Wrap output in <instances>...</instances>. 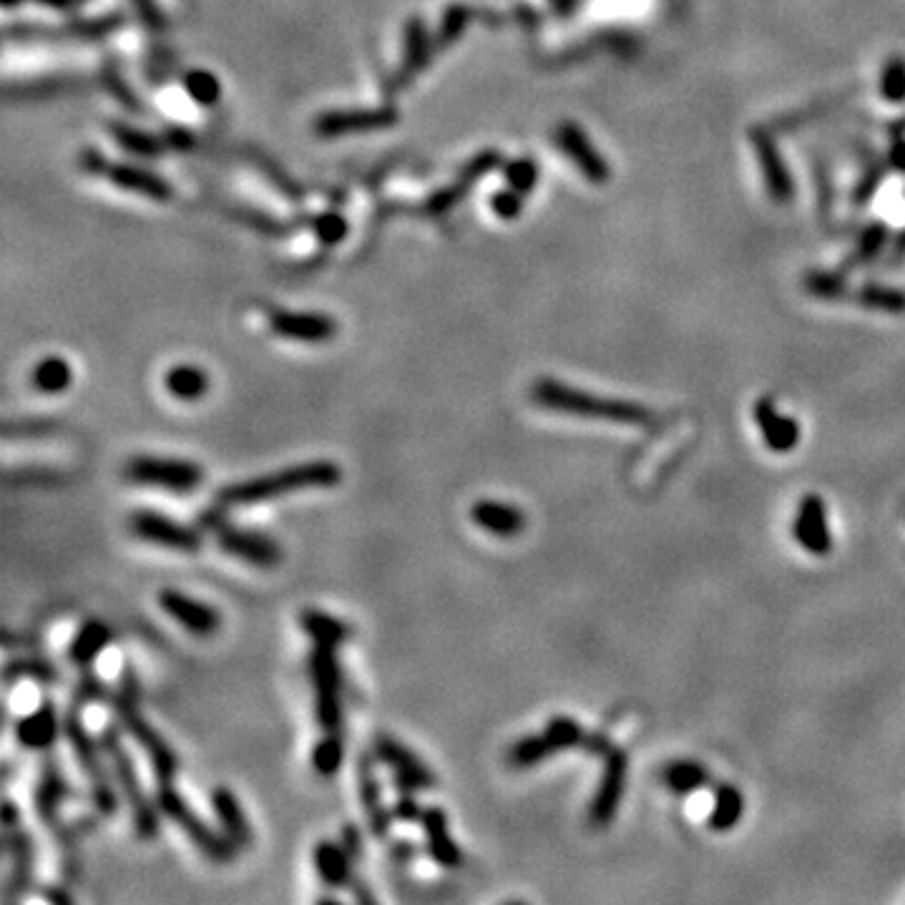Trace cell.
<instances>
[{
    "label": "cell",
    "instance_id": "f546056e",
    "mask_svg": "<svg viewBox=\"0 0 905 905\" xmlns=\"http://www.w3.org/2000/svg\"><path fill=\"white\" fill-rule=\"evenodd\" d=\"M104 171L109 174V179L114 181L116 187L121 189H129V192L136 194H144V197L156 199V202H164V199L171 197V187L166 184L161 176L151 174V171L139 169V166H129V164H119V166H109Z\"/></svg>",
    "mask_w": 905,
    "mask_h": 905
},
{
    "label": "cell",
    "instance_id": "680465c9",
    "mask_svg": "<svg viewBox=\"0 0 905 905\" xmlns=\"http://www.w3.org/2000/svg\"><path fill=\"white\" fill-rule=\"evenodd\" d=\"M16 3H23V0H3V6H16ZM36 3H43V6H51V8H71L76 0H36Z\"/></svg>",
    "mask_w": 905,
    "mask_h": 905
},
{
    "label": "cell",
    "instance_id": "d590c367",
    "mask_svg": "<svg viewBox=\"0 0 905 905\" xmlns=\"http://www.w3.org/2000/svg\"><path fill=\"white\" fill-rule=\"evenodd\" d=\"M745 812V797L735 785H722L714 797L712 815H709V830L714 833H730L740 823Z\"/></svg>",
    "mask_w": 905,
    "mask_h": 905
},
{
    "label": "cell",
    "instance_id": "44dd1931",
    "mask_svg": "<svg viewBox=\"0 0 905 905\" xmlns=\"http://www.w3.org/2000/svg\"><path fill=\"white\" fill-rule=\"evenodd\" d=\"M398 121L395 109H350V111H327L315 121V131L320 136H340L357 134V131L388 129Z\"/></svg>",
    "mask_w": 905,
    "mask_h": 905
},
{
    "label": "cell",
    "instance_id": "836d02e7",
    "mask_svg": "<svg viewBox=\"0 0 905 905\" xmlns=\"http://www.w3.org/2000/svg\"><path fill=\"white\" fill-rule=\"evenodd\" d=\"M430 56V38L420 18H410L405 26V61L403 71L398 73V83H408L420 68L428 63Z\"/></svg>",
    "mask_w": 905,
    "mask_h": 905
},
{
    "label": "cell",
    "instance_id": "1f68e13d",
    "mask_svg": "<svg viewBox=\"0 0 905 905\" xmlns=\"http://www.w3.org/2000/svg\"><path fill=\"white\" fill-rule=\"evenodd\" d=\"M164 385L171 398L192 403V400L204 398L209 393V375L207 370L197 368V365H176L166 373Z\"/></svg>",
    "mask_w": 905,
    "mask_h": 905
},
{
    "label": "cell",
    "instance_id": "d6a6232c",
    "mask_svg": "<svg viewBox=\"0 0 905 905\" xmlns=\"http://www.w3.org/2000/svg\"><path fill=\"white\" fill-rule=\"evenodd\" d=\"M73 383V370L61 355H48L38 362L31 373V385L33 390L43 395H58L66 393Z\"/></svg>",
    "mask_w": 905,
    "mask_h": 905
},
{
    "label": "cell",
    "instance_id": "60d3db41",
    "mask_svg": "<svg viewBox=\"0 0 905 905\" xmlns=\"http://www.w3.org/2000/svg\"><path fill=\"white\" fill-rule=\"evenodd\" d=\"M888 237H890V232L883 222L868 224V227L860 232L858 244H855V252H853L855 267H858V264H868L870 259L878 257V254L885 249V244H888Z\"/></svg>",
    "mask_w": 905,
    "mask_h": 905
},
{
    "label": "cell",
    "instance_id": "11a10c76",
    "mask_svg": "<svg viewBox=\"0 0 905 905\" xmlns=\"http://www.w3.org/2000/svg\"><path fill=\"white\" fill-rule=\"evenodd\" d=\"M350 895L352 898L357 900V903H375V895H373V890L368 888V883H365V880L360 878V875H352V883H350Z\"/></svg>",
    "mask_w": 905,
    "mask_h": 905
},
{
    "label": "cell",
    "instance_id": "c3c4849f",
    "mask_svg": "<svg viewBox=\"0 0 905 905\" xmlns=\"http://www.w3.org/2000/svg\"><path fill=\"white\" fill-rule=\"evenodd\" d=\"M880 179H883V166H880V164L868 166V171H865V174L860 176L858 187H855V192H853V204H855V207H858V209L860 207H868L870 199H873V194L878 192Z\"/></svg>",
    "mask_w": 905,
    "mask_h": 905
},
{
    "label": "cell",
    "instance_id": "7bdbcfd3",
    "mask_svg": "<svg viewBox=\"0 0 905 905\" xmlns=\"http://www.w3.org/2000/svg\"><path fill=\"white\" fill-rule=\"evenodd\" d=\"M506 181L508 187L516 189V192L528 194L533 192V187L538 184V166L536 161L523 156V159H513L506 164Z\"/></svg>",
    "mask_w": 905,
    "mask_h": 905
},
{
    "label": "cell",
    "instance_id": "8992f818",
    "mask_svg": "<svg viewBox=\"0 0 905 905\" xmlns=\"http://www.w3.org/2000/svg\"><path fill=\"white\" fill-rule=\"evenodd\" d=\"M307 674L315 694V719L320 732H345V702H342V669L337 647L312 644L307 657Z\"/></svg>",
    "mask_w": 905,
    "mask_h": 905
},
{
    "label": "cell",
    "instance_id": "6da1fadb",
    "mask_svg": "<svg viewBox=\"0 0 905 905\" xmlns=\"http://www.w3.org/2000/svg\"><path fill=\"white\" fill-rule=\"evenodd\" d=\"M342 481V468L332 461H307L297 466H287L282 471L264 473V476L249 478V481L229 483L219 488L214 501L224 506L227 511L232 508L257 506V503L272 501V498L290 496L300 491H322V488H335Z\"/></svg>",
    "mask_w": 905,
    "mask_h": 905
},
{
    "label": "cell",
    "instance_id": "bcb514c9",
    "mask_svg": "<svg viewBox=\"0 0 905 905\" xmlns=\"http://www.w3.org/2000/svg\"><path fill=\"white\" fill-rule=\"evenodd\" d=\"M114 134H116V139H119L126 149L134 151V154H141V156L159 154V141H154L151 136L141 134V131L129 129V126H116Z\"/></svg>",
    "mask_w": 905,
    "mask_h": 905
},
{
    "label": "cell",
    "instance_id": "5b68a950",
    "mask_svg": "<svg viewBox=\"0 0 905 905\" xmlns=\"http://www.w3.org/2000/svg\"><path fill=\"white\" fill-rule=\"evenodd\" d=\"M63 735H66L68 745H71L73 757H76L78 767L81 772L86 775L88 780V790H91V800H94V807L101 812V815H114L116 812V792L119 787H114V780H111L109 770H106L104 760H101V742L94 740V735L86 730V724L81 719V707H73L66 712L63 717Z\"/></svg>",
    "mask_w": 905,
    "mask_h": 905
},
{
    "label": "cell",
    "instance_id": "484cf974",
    "mask_svg": "<svg viewBox=\"0 0 905 905\" xmlns=\"http://www.w3.org/2000/svg\"><path fill=\"white\" fill-rule=\"evenodd\" d=\"M312 865H315L317 878L325 883V888L342 890L350 888L352 875H355V863L345 845L335 840H320L312 850Z\"/></svg>",
    "mask_w": 905,
    "mask_h": 905
},
{
    "label": "cell",
    "instance_id": "db71d44e",
    "mask_svg": "<svg viewBox=\"0 0 905 905\" xmlns=\"http://www.w3.org/2000/svg\"><path fill=\"white\" fill-rule=\"evenodd\" d=\"M888 166L898 174H905V134H893L888 146Z\"/></svg>",
    "mask_w": 905,
    "mask_h": 905
},
{
    "label": "cell",
    "instance_id": "4fadbf2b",
    "mask_svg": "<svg viewBox=\"0 0 905 905\" xmlns=\"http://www.w3.org/2000/svg\"><path fill=\"white\" fill-rule=\"evenodd\" d=\"M626 772H629V757H626V752L611 747L609 755L604 757V772H601L599 787H596V795L589 807L591 828H609L616 810H619L621 795H624Z\"/></svg>",
    "mask_w": 905,
    "mask_h": 905
},
{
    "label": "cell",
    "instance_id": "ffe728a7",
    "mask_svg": "<svg viewBox=\"0 0 905 905\" xmlns=\"http://www.w3.org/2000/svg\"><path fill=\"white\" fill-rule=\"evenodd\" d=\"M269 327L275 335L297 342H312V345L327 342L337 335V322L330 315H320V312L280 310L269 317Z\"/></svg>",
    "mask_w": 905,
    "mask_h": 905
},
{
    "label": "cell",
    "instance_id": "8d00e7d4",
    "mask_svg": "<svg viewBox=\"0 0 905 905\" xmlns=\"http://www.w3.org/2000/svg\"><path fill=\"white\" fill-rule=\"evenodd\" d=\"M345 760V732H322L317 745L312 747V770L320 777H332L340 772Z\"/></svg>",
    "mask_w": 905,
    "mask_h": 905
},
{
    "label": "cell",
    "instance_id": "816d5d0a",
    "mask_svg": "<svg viewBox=\"0 0 905 905\" xmlns=\"http://www.w3.org/2000/svg\"><path fill=\"white\" fill-rule=\"evenodd\" d=\"M390 810H393V818L403 820V823H420V815H423L425 807L418 805L415 792H400Z\"/></svg>",
    "mask_w": 905,
    "mask_h": 905
},
{
    "label": "cell",
    "instance_id": "b9f144b4",
    "mask_svg": "<svg viewBox=\"0 0 905 905\" xmlns=\"http://www.w3.org/2000/svg\"><path fill=\"white\" fill-rule=\"evenodd\" d=\"M184 88L202 106H214L219 101V96H222V83L209 71H189L184 76Z\"/></svg>",
    "mask_w": 905,
    "mask_h": 905
},
{
    "label": "cell",
    "instance_id": "4dcf8cb0",
    "mask_svg": "<svg viewBox=\"0 0 905 905\" xmlns=\"http://www.w3.org/2000/svg\"><path fill=\"white\" fill-rule=\"evenodd\" d=\"M300 629L312 639V644H327V647L337 649H340V644H345L347 637H350V626H347V621L337 619V616L327 614V611L322 609L302 611Z\"/></svg>",
    "mask_w": 905,
    "mask_h": 905
},
{
    "label": "cell",
    "instance_id": "9a60e30c",
    "mask_svg": "<svg viewBox=\"0 0 905 905\" xmlns=\"http://www.w3.org/2000/svg\"><path fill=\"white\" fill-rule=\"evenodd\" d=\"M156 601H159V609L166 616H171L181 629H187L194 637H214L219 631V624H222V616L214 606L204 604V601L189 594H181L176 589L159 591Z\"/></svg>",
    "mask_w": 905,
    "mask_h": 905
},
{
    "label": "cell",
    "instance_id": "681fc988",
    "mask_svg": "<svg viewBox=\"0 0 905 905\" xmlns=\"http://www.w3.org/2000/svg\"><path fill=\"white\" fill-rule=\"evenodd\" d=\"M523 197H526V194L516 192V189H511V187L501 189V192H496L491 197L493 212H496L501 219H516L518 214L523 212Z\"/></svg>",
    "mask_w": 905,
    "mask_h": 905
},
{
    "label": "cell",
    "instance_id": "f907efd6",
    "mask_svg": "<svg viewBox=\"0 0 905 905\" xmlns=\"http://www.w3.org/2000/svg\"><path fill=\"white\" fill-rule=\"evenodd\" d=\"M468 16H471V13H468L463 6H450L448 13H445L443 26H440L438 43L456 41V38L463 33V28L468 26Z\"/></svg>",
    "mask_w": 905,
    "mask_h": 905
},
{
    "label": "cell",
    "instance_id": "f35d334b",
    "mask_svg": "<svg viewBox=\"0 0 905 905\" xmlns=\"http://www.w3.org/2000/svg\"><path fill=\"white\" fill-rule=\"evenodd\" d=\"M878 91L888 104H905V58L890 56L880 68Z\"/></svg>",
    "mask_w": 905,
    "mask_h": 905
},
{
    "label": "cell",
    "instance_id": "8fae6325",
    "mask_svg": "<svg viewBox=\"0 0 905 905\" xmlns=\"http://www.w3.org/2000/svg\"><path fill=\"white\" fill-rule=\"evenodd\" d=\"M373 750L375 757L393 772V782L398 787V792H425L433 790L435 782H438L433 770L408 745L395 740L388 732H378L373 737Z\"/></svg>",
    "mask_w": 905,
    "mask_h": 905
},
{
    "label": "cell",
    "instance_id": "603a6c76",
    "mask_svg": "<svg viewBox=\"0 0 905 905\" xmlns=\"http://www.w3.org/2000/svg\"><path fill=\"white\" fill-rule=\"evenodd\" d=\"M6 850L11 855V875L6 880V900H18L31 890L36 845L23 828H6Z\"/></svg>",
    "mask_w": 905,
    "mask_h": 905
},
{
    "label": "cell",
    "instance_id": "9c48e42d",
    "mask_svg": "<svg viewBox=\"0 0 905 905\" xmlns=\"http://www.w3.org/2000/svg\"><path fill=\"white\" fill-rule=\"evenodd\" d=\"M126 481L134 486L156 488V491L189 496L204 483V468L187 458L166 456H134L124 466Z\"/></svg>",
    "mask_w": 905,
    "mask_h": 905
},
{
    "label": "cell",
    "instance_id": "e0dca14e",
    "mask_svg": "<svg viewBox=\"0 0 905 905\" xmlns=\"http://www.w3.org/2000/svg\"><path fill=\"white\" fill-rule=\"evenodd\" d=\"M357 795H360V805L365 810L373 838H388L390 828H393V810L383 802V787H380L378 775H375V765L370 755L357 757Z\"/></svg>",
    "mask_w": 905,
    "mask_h": 905
},
{
    "label": "cell",
    "instance_id": "7c38bea8",
    "mask_svg": "<svg viewBox=\"0 0 905 905\" xmlns=\"http://www.w3.org/2000/svg\"><path fill=\"white\" fill-rule=\"evenodd\" d=\"M217 536V546L232 559L244 561V564L254 566V569H277L282 561V549L280 543L272 536L262 531H254V528H239L232 521L222 523V526L214 531Z\"/></svg>",
    "mask_w": 905,
    "mask_h": 905
},
{
    "label": "cell",
    "instance_id": "74e56055",
    "mask_svg": "<svg viewBox=\"0 0 905 905\" xmlns=\"http://www.w3.org/2000/svg\"><path fill=\"white\" fill-rule=\"evenodd\" d=\"M855 305L865 307L873 312H888V315H905V292L895 287L883 285H865L858 292L850 295Z\"/></svg>",
    "mask_w": 905,
    "mask_h": 905
},
{
    "label": "cell",
    "instance_id": "7a4b0ae2",
    "mask_svg": "<svg viewBox=\"0 0 905 905\" xmlns=\"http://www.w3.org/2000/svg\"><path fill=\"white\" fill-rule=\"evenodd\" d=\"M531 400L538 408L551 410V413L576 415V418L611 420V423L634 425V428H649V425L657 423V415L644 405L586 393V390L571 388V385L559 383L554 378H538L531 385Z\"/></svg>",
    "mask_w": 905,
    "mask_h": 905
},
{
    "label": "cell",
    "instance_id": "f6af8a7d",
    "mask_svg": "<svg viewBox=\"0 0 905 905\" xmlns=\"http://www.w3.org/2000/svg\"><path fill=\"white\" fill-rule=\"evenodd\" d=\"M101 699H109V692H106L104 682L96 677L94 672H83V677L78 679L76 689H73V697L71 704L73 707H86L91 702H101Z\"/></svg>",
    "mask_w": 905,
    "mask_h": 905
},
{
    "label": "cell",
    "instance_id": "277c9868",
    "mask_svg": "<svg viewBox=\"0 0 905 905\" xmlns=\"http://www.w3.org/2000/svg\"><path fill=\"white\" fill-rule=\"evenodd\" d=\"M101 747H104V755L109 757L111 772L116 777V787H119L121 797L126 800L131 810V820H134V830L141 840H154L159 835V805L156 800H151L146 795L144 785L139 780V772H136L134 760H131L129 750L121 742V730L119 727H106L99 737Z\"/></svg>",
    "mask_w": 905,
    "mask_h": 905
},
{
    "label": "cell",
    "instance_id": "4316f807",
    "mask_svg": "<svg viewBox=\"0 0 905 905\" xmlns=\"http://www.w3.org/2000/svg\"><path fill=\"white\" fill-rule=\"evenodd\" d=\"M471 518L478 528L498 538H513L526 528V513L521 508L491 498L473 503Z\"/></svg>",
    "mask_w": 905,
    "mask_h": 905
},
{
    "label": "cell",
    "instance_id": "6f0895ef",
    "mask_svg": "<svg viewBox=\"0 0 905 905\" xmlns=\"http://www.w3.org/2000/svg\"><path fill=\"white\" fill-rule=\"evenodd\" d=\"M18 820H21V812H18L16 802L6 800V805H3V823H6V828H18Z\"/></svg>",
    "mask_w": 905,
    "mask_h": 905
},
{
    "label": "cell",
    "instance_id": "5bb4252c",
    "mask_svg": "<svg viewBox=\"0 0 905 905\" xmlns=\"http://www.w3.org/2000/svg\"><path fill=\"white\" fill-rule=\"evenodd\" d=\"M750 139L770 199L775 204H780V207L782 204H790L792 197H795V179L790 174V166L785 164V156H782L775 136L767 129H752Z\"/></svg>",
    "mask_w": 905,
    "mask_h": 905
},
{
    "label": "cell",
    "instance_id": "f5cc1de1",
    "mask_svg": "<svg viewBox=\"0 0 905 905\" xmlns=\"http://www.w3.org/2000/svg\"><path fill=\"white\" fill-rule=\"evenodd\" d=\"M340 843L345 845V850L350 853L352 863H360L365 860V840H362V830L355 823H347L340 833Z\"/></svg>",
    "mask_w": 905,
    "mask_h": 905
},
{
    "label": "cell",
    "instance_id": "ab89813d",
    "mask_svg": "<svg viewBox=\"0 0 905 905\" xmlns=\"http://www.w3.org/2000/svg\"><path fill=\"white\" fill-rule=\"evenodd\" d=\"M805 290L818 300H845L850 297L848 282L840 272H812L805 277Z\"/></svg>",
    "mask_w": 905,
    "mask_h": 905
},
{
    "label": "cell",
    "instance_id": "83f0119b",
    "mask_svg": "<svg viewBox=\"0 0 905 905\" xmlns=\"http://www.w3.org/2000/svg\"><path fill=\"white\" fill-rule=\"evenodd\" d=\"M73 795L71 785L63 777V772L58 770V765L53 760H48L43 765L41 777H38V785L33 790V805H36L38 818L46 820L51 828L58 825V810H61L63 802Z\"/></svg>",
    "mask_w": 905,
    "mask_h": 905
},
{
    "label": "cell",
    "instance_id": "e575fe53",
    "mask_svg": "<svg viewBox=\"0 0 905 905\" xmlns=\"http://www.w3.org/2000/svg\"><path fill=\"white\" fill-rule=\"evenodd\" d=\"M662 780L674 795H689V792L702 790L704 785L712 782L707 767L697 760H677L662 772Z\"/></svg>",
    "mask_w": 905,
    "mask_h": 905
},
{
    "label": "cell",
    "instance_id": "d6986e66",
    "mask_svg": "<svg viewBox=\"0 0 905 905\" xmlns=\"http://www.w3.org/2000/svg\"><path fill=\"white\" fill-rule=\"evenodd\" d=\"M420 828L425 833V850H428L430 860H433L438 868L456 870L463 863V850L458 848L456 838L450 835L448 828V815H445L443 807H425L423 815H420Z\"/></svg>",
    "mask_w": 905,
    "mask_h": 905
},
{
    "label": "cell",
    "instance_id": "7402d4cb",
    "mask_svg": "<svg viewBox=\"0 0 905 905\" xmlns=\"http://www.w3.org/2000/svg\"><path fill=\"white\" fill-rule=\"evenodd\" d=\"M16 740L18 745L26 747L31 752H46L56 745L58 735H61V719H58L56 707H53L51 699L41 702V707H36L33 712L23 714L16 719Z\"/></svg>",
    "mask_w": 905,
    "mask_h": 905
},
{
    "label": "cell",
    "instance_id": "2e32d148",
    "mask_svg": "<svg viewBox=\"0 0 905 905\" xmlns=\"http://www.w3.org/2000/svg\"><path fill=\"white\" fill-rule=\"evenodd\" d=\"M554 139H556V146H559V149L564 151L571 161H574L576 169H579L581 174L591 181V184H596V187H604V184H609V179H611L609 161L599 154V149L591 144L589 134H586L581 126L571 124V121H564V124H559V129H556Z\"/></svg>",
    "mask_w": 905,
    "mask_h": 905
},
{
    "label": "cell",
    "instance_id": "d4e9b609",
    "mask_svg": "<svg viewBox=\"0 0 905 905\" xmlns=\"http://www.w3.org/2000/svg\"><path fill=\"white\" fill-rule=\"evenodd\" d=\"M755 423L772 453H790L800 443V425H797V420L790 418V415L777 413L775 403L770 398L757 400Z\"/></svg>",
    "mask_w": 905,
    "mask_h": 905
},
{
    "label": "cell",
    "instance_id": "30bf717a",
    "mask_svg": "<svg viewBox=\"0 0 905 905\" xmlns=\"http://www.w3.org/2000/svg\"><path fill=\"white\" fill-rule=\"evenodd\" d=\"M129 528L136 538L159 546V549L176 551V554H199L204 549V531L199 526H187L166 513L139 508L131 513Z\"/></svg>",
    "mask_w": 905,
    "mask_h": 905
},
{
    "label": "cell",
    "instance_id": "91938a15",
    "mask_svg": "<svg viewBox=\"0 0 905 905\" xmlns=\"http://www.w3.org/2000/svg\"><path fill=\"white\" fill-rule=\"evenodd\" d=\"M895 252H898V254H905V232L900 234V239H898V242H895Z\"/></svg>",
    "mask_w": 905,
    "mask_h": 905
},
{
    "label": "cell",
    "instance_id": "ee69618b",
    "mask_svg": "<svg viewBox=\"0 0 905 905\" xmlns=\"http://www.w3.org/2000/svg\"><path fill=\"white\" fill-rule=\"evenodd\" d=\"M16 677H33L38 679L41 684H48L56 679V669L51 667L48 662L43 659H18V662H11L6 669V682L13 684Z\"/></svg>",
    "mask_w": 905,
    "mask_h": 905
},
{
    "label": "cell",
    "instance_id": "f1b7e54d",
    "mask_svg": "<svg viewBox=\"0 0 905 905\" xmlns=\"http://www.w3.org/2000/svg\"><path fill=\"white\" fill-rule=\"evenodd\" d=\"M109 644H111L109 624L101 619H88V621H83L81 629L76 631V637L71 639V647H68V659H71L73 667L91 669V664L99 659V654L104 652Z\"/></svg>",
    "mask_w": 905,
    "mask_h": 905
},
{
    "label": "cell",
    "instance_id": "ba28073f",
    "mask_svg": "<svg viewBox=\"0 0 905 905\" xmlns=\"http://www.w3.org/2000/svg\"><path fill=\"white\" fill-rule=\"evenodd\" d=\"M586 737H589V732L574 717L559 714V717L549 719L543 732L526 735L513 742L506 752V762L513 770H531V767L541 765L543 760H549L559 752L584 750Z\"/></svg>",
    "mask_w": 905,
    "mask_h": 905
},
{
    "label": "cell",
    "instance_id": "9f6ffc18",
    "mask_svg": "<svg viewBox=\"0 0 905 905\" xmlns=\"http://www.w3.org/2000/svg\"><path fill=\"white\" fill-rule=\"evenodd\" d=\"M413 855H415V845L410 843V840H398V843H393V848H390V858H393L398 865L410 863Z\"/></svg>",
    "mask_w": 905,
    "mask_h": 905
},
{
    "label": "cell",
    "instance_id": "3957f363",
    "mask_svg": "<svg viewBox=\"0 0 905 905\" xmlns=\"http://www.w3.org/2000/svg\"><path fill=\"white\" fill-rule=\"evenodd\" d=\"M109 707L114 712L116 722L121 730L146 752L149 757L151 772H154L156 787L174 785V777L179 772V757L171 750L169 742L159 735L149 724V719L139 709V682H136L134 669L126 667L119 679V689L109 694Z\"/></svg>",
    "mask_w": 905,
    "mask_h": 905
},
{
    "label": "cell",
    "instance_id": "7dc6e473",
    "mask_svg": "<svg viewBox=\"0 0 905 905\" xmlns=\"http://www.w3.org/2000/svg\"><path fill=\"white\" fill-rule=\"evenodd\" d=\"M315 234L320 237V242H325V244L342 242L347 234L345 217L337 212L322 214V217H317V222H315Z\"/></svg>",
    "mask_w": 905,
    "mask_h": 905
},
{
    "label": "cell",
    "instance_id": "52a82bcc",
    "mask_svg": "<svg viewBox=\"0 0 905 905\" xmlns=\"http://www.w3.org/2000/svg\"><path fill=\"white\" fill-rule=\"evenodd\" d=\"M154 800H156V805H159L161 815L169 818L171 823L181 830V833L187 835V838L192 840L194 848H197L204 858H209L212 863H219V865L229 863V860L234 858L237 848L229 843L227 835H224L222 830H214L212 825L204 823L197 812L192 810V805H189V802L174 790V785L156 787Z\"/></svg>",
    "mask_w": 905,
    "mask_h": 905
},
{
    "label": "cell",
    "instance_id": "cb8c5ba5",
    "mask_svg": "<svg viewBox=\"0 0 905 905\" xmlns=\"http://www.w3.org/2000/svg\"><path fill=\"white\" fill-rule=\"evenodd\" d=\"M212 810H214V818H217V823H219V830L227 835L229 843H232L237 850H247L249 845H252L254 833H252V825H249L247 812H244L242 802H239V797L224 785L214 787Z\"/></svg>",
    "mask_w": 905,
    "mask_h": 905
},
{
    "label": "cell",
    "instance_id": "ac0fdd59",
    "mask_svg": "<svg viewBox=\"0 0 905 905\" xmlns=\"http://www.w3.org/2000/svg\"><path fill=\"white\" fill-rule=\"evenodd\" d=\"M797 543L802 549L812 556H828L833 551V536H830L828 526V508H825L823 498L810 493L800 501L797 508L795 526H792Z\"/></svg>",
    "mask_w": 905,
    "mask_h": 905
}]
</instances>
